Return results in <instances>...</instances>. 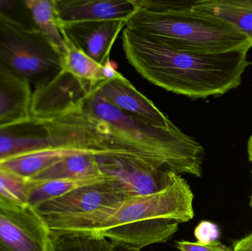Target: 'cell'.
I'll list each match as a JSON object with an SVG mask.
<instances>
[{
	"label": "cell",
	"instance_id": "cell-1",
	"mask_svg": "<svg viewBox=\"0 0 252 251\" xmlns=\"http://www.w3.org/2000/svg\"><path fill=\"white\" fill-rule=\"evenodd\" d=\"M76 139L103 156L130 158L179 175L201 177L205 150L176 125L158 128L124 113L94 87L70 112Z\"/></svg>",
	"mask_w": 252,
	"mask_h": 251
},
{
	"label": "cell",
	"instance_id": "cell-2",
	"mask_svg": "<svg viewBox=\"0 0 252 251\" xmlns=\"http://www.w3.org/2000/svg\"><path fill=\"white\" fill-rule=\"evenodd\" d=\"M123 48L127 62L147 81L192 99L220 97L242 81L250 49L198 53L176 48L126 27Z\"/></svg>",
	"mask_w": 252,
	"mask_h": 251
},
{
	"label": "cell",
	"instance_id": "cell-3",
	"mask_svg": "<svg viewBox=\"0 0 252 251\" xmlns=\"http://www.w3.org/2000/svg\"><path fill=\"white\" fill-rule=\"evenodd\" d=\"M194 195L182 175L172 172L166 185L146 195L126 198L92 234L136 249L164 243L179 225L194 218Z\"/></svg>",
	"mask_w": 252,
	"mask_h": 251
},
{
	"label": "cell",
	"instance_id": "cell-4",
	"mask_svg": "<svg viewBox=\"0 0 252 251\" xmlns=\"http://www.w3.org/2000/svg\"><path fill=\"white\" fill-rule=\"evenodd\" d=\"M135 3L137 9L126 27L176 48L223 53L252 47L251 41L233 27L192 10L191 1L135 0Z\"/></svg>",
	"mask_w": 252,
	"mask_h": 251
},
{
	"label": "cell",
	"instance_id": "cell-5",
	"mask_svg": "<svg viewBox=\"0 0 252 251\" xmlns=\"http://www.w3.org/2000/svg\"><path fill=\"white\" fill-rule=\"evenodd\" d=\"M127 197L115 180L75 189L35 207L50 231L92 234Z\"/></svg>",
	"mask_w": 252,
	"mask_h": 251
},
{
	"label": "cell",
	"instance_id": "cell-6",
	"mask_svg": "<svg viewBox=\"0 0 252 251\" xmlns=\"http://www.w3.org/2000/svg\"><path fill=\"white\" fill-rule=\"evenodd\" d=\"M0 61L35 88L56 78L62 57L38 29H23L0 17Z\"/></svg>",
	"mask_w": 252,
	"mask_h": 251
},
{
	"label": "cell",
	"instance_id": "cell-7",
	"mask_svg": "<svg viewBox=\"0 0 252 251\" xmlns=\"http://www.w3.org/2000/svg\"><path fill=\"white\" fill-rule=\"evenodd\" d=\"M0 250L53 251L51 232L33 208L0 206Z\"/></svg>",
	"mask_w": 252,
	"mask_h": 251
},
{
	"label": "cell",
	"instance_id": "cell-8",
	"mask_svg": "<svg viewBox=\"0 0 252 251\" xmlns=\"http://www.w3.org/2000/svg\"><path fill=\"white\" fill-rule=\"evenodd\" d=\"M50 148H59L53 117L30 115L0 123V162Z\"/></svg>",
	"mask_w": 252,
	"mask_h": 251
},
{
	"label": "cell",
	"instance_id": "cell-9",
	"mask_svg": "<svg viewBox=\"0 0 252 251\" xmlns=\"http://www.w3.org/2000/svg\"><path fill=\"white\" fill-rule=\"evenodd\" d=\"M102 172L118 183L127 197L146 195L162 189L173 171L119 156H95Z\"/></svg>",
	"mask_w": 252,
	"mask_h": 251
},
{
	"label": "cell",
	"instance_id": "cell-10",
	"mask_svg": "<svg viewBox=\"0 0 252 251\" xmlns=\"http://www.w3.org/2000/svg\"><path fill=\"white\" fill-rule=\"evenodd\" d=\"M93 88L62 69L56 78L32 91L31 115L50 118L60 116L81 103Z\"/></svg>",
	"mask_w": 252,
	"mask_h": 251
},
{
	"label": "cell",
	"instance_id": "cell-11",
	"mask_svg": "<svg viewBox=\"0 0 252 251\" xmlns=\"http://www.w3.org/2000/svg\"><path fill=\"white\" fill-rule=\"evenodd\" d=\"M95 88L108 102L124 113L158 128L176 125L121 73L113 79L100 83Z\"/></svg>",
	"mask_w": 252,
	"mask_h": 251
},
{
	"label": "cell",
	"instance_id": "cell-12",
	"mask_svg": "<svg viewBox=\"0 0 252 251\" xmlns=\"http://www.w3.org/2000/svg\"><path fill=\"white\" fill-rule=\"evenodd\" d=\"M122 20L81 22L60 26L63 38L103 66L109 60L111 50L126 27Z\"/></svg>",
	"mask_w": 252,
	"mask_h": 251
},
{
	"label": "cell",
	"instance_id": "cell-13",
	"mask_svg": "<svg viewBox=\"0 0 252 251\" xmlns=\"http://www.w3.org/2000/svg\"><path fill=\"white\" fill-rule=\"evenodd\" d=\"M59 25L81 22L122 20L136 13L135 0H54Z\"/></svg>",
	"mask_w": 252,
	"mask_h": 251
},
{
	"label": "cell",
	"instance_id": "cell-14",
	"mask_svg": "<svg viewBox=\"0 0 252 251\" xmlns=\"http://www.w3.org/2000/svg\"><path fill=\"white\" fill-rule=\"evenodd\" d=\"M32 95L30 83L0 61V123L30 116Z\"/></svg>",
	"mask_w": 252,
	"mask_h": 251
},
{
	"label": "cell",
	"instance_id": "cell-15",
	"mask_svg": "<svg viewBox=\"0 0 252 251\" xmlns=\"http://www.w3.org/2000/svg\"><path fill=\"white\" fill-rule=\"evenodd\" d=\"M191 8L226 22L252 43V0H198Z\"/></svg>",
	"mask_w": 252,
	"mask_h": 251
},
{
	"label": "cell",
	"instance_id": "cell-16",
	"mask_svg": "<svg viewBox=\"0 0 252 251\" xmlns=\"http://www.w3.org/2000/svg\"><path fill=\"white\" fill-rule=\"evenodd\" d=\"M75 153H87L66 148L45 149L0 162V169L30 181L61 159Z\"/></svg>",
	"mask_w": 252,
	"mask_h": 251
},
{
	"label": "cell",
	"instance_id": "cell-17",
	"mask_svg": "<svg viewBox=\"0 0 252 251\" xmlns=\"http://www.w3.org/2000/svg\"><path fill=\"white\" fill-rule=\"evenodd\" d=\"M108 177L102 172L94 155L75 153L61 159L30 181L53 179H78V178Z\"/></svg>",
	"mask_w": 252,
	"mask_h": 251
},
{
	"label": "cell",
	"instance_id": "cell-18",
	"mask_svg": "<svg viewBox=\"0 0 252 251\" xmlns=\"http://www.w3.org/2000/svg\"><path fill=\"white\" fill-rule=\"evenodd\" d=\"M111 179L109 177L78 178V179H53L41 181H29L28 205L35 209L49 200L57 198L75 189L89 184H97Z\"/></svg>",
	"mask_w": 252,
	"mask_h": 251
},
{
	"label": "cell",
	"instance_id": "cell-19",
	"mask_svg": "<svg viewBox=\"0 0 252 251\" xmlns=\"http://www.w3.org/2000/svg\"><path fill=\"white\" fill-rule=\"evenodd\" d=\"M27 3L37 29L47 37L62 57L66 44L58 21L54 0H27Z\"/></svg>",
	"mask_w": 252,
	"mask_h": 251
},
{
	"label": "cell",
	"instance_id": "cell-20",
	"mask_svg": "<svg viewBox=\"0 0 252 251\" xmlns=\"http://www.w3.org/2000/svg\"><path fill=\"white\" fill-rule=\"evenodd\" d=\"M66 41V49L62 56L63 70L69 72L83 82L95 87L105 81L102 75V66L77 48L69 40Z\"/></svg>",
	"mask_w": 252,
	"mask_h": 251
},
{
	"label": "cell",
	"instance_id": "cell-21",
	"mask_svg": "<svg viewBox=\"0 0 252 251\" xmlns=\"http://www.w3.org/2000/svg\"><path fill=\"white\" fill-rule=\"evenodd\" d=\"M51 232L53 251H112L113 243L96 234Z\"/></svg>",
	"mask_w": 252,
	"mask_h": 251
},
{
	"label": "cell",
	"instance_id": "cell-22",
	"mask_svg": "<svg viewBox=\"0 0 252 251\" xmlns=\"http://www.w3.org/2000/svg\"><path fill=\"white\" fill-rule=\"evenodd\" d=\"M30 183L0 169V206L9 208L28 206Z\"/></svg>",
	"mask_w": 252,
	"mask_h": 251
},
{
	"label": "cell",
	"instance_id": "cell-23",
	"mask_svg": "<svg viewBox=\"0 0 252 251\" xmlns=\"http://www.w3.org/2000/svg\"><path fill=\"white\" fill-rule=\"evenodd\" d=\"M0 17L23 29H38L27 0H0Z\"/></svg>",
	"mask_w": 252,
	"mask_h": 251
},
{
	"label": "cell",
	"instance_id": "cell-24",
	"mask_svg": "<svg viewBox=\"0 0 252 251\" xmlns=\"http://www.w3.org/2000/svg\"><path fill=\"white\" fill-rule=\"evenodd\" d=\"M197 243L207 245L216 243L220 238V232L219 226L210 221H203L198 223L194 231Z\"/></svg>",
	"mask_w": 252,
	"mask_h": 251
},
{
	"label": "cell",
	"instance_id": "cell-25",
	"mask_svg": "<svg viewBox=\"0 0 252 251\" xmlns=\"http://www.w3.org/2000/svg\"><path fill=\"white\" fill-rule=\"evenodd\" d=\"M176 246L181 251H232L219 241L207 245L201 244L197 242L178 241L176 243Z\"/></svg>",
	"mask_w": 252,
	"mask_h": 251
},
{
	"label": "cell",
	"instance_id": "cell-26",
	"mask_svg": "<svg viewBox=\"0 0 252 251\" xmlns=\"http://www.w3.org/2000/svg\"><path fill=\"white\" fill-rule=\"evenodd\" d=\"M119 74L120 72L117 71L116 66L110 60L102 66V75L105 81L113 79Z\"/></svg>",
	"mask_w": 252,
	"mask_h": 251
},
{
	"label": "cell",
	"instance_id": "cell-27",
	"mask_svg": "<svg viewBox=\"0 0 252 251\" xmlns=\"http://www.w3.org/2000/svg\"><path fill=\"white\" fill-rule=\"evenodd\" d=\"M232 251H252V233L236 242Z\"/></svg>",
	"mask_w": 252,
	"mask_h": 251
},
{
	"label": "cell",
	"instance_id": "cell-28",
	"mask_svg": "<svg viewBox=\"0 0 252 251\" xmlns=\"http://www.w3.org/2000/svg\"><path fill=\"white\" fill-rule=\"evenodd\" d=\"M112 251H140V250L134 249V248L129 247V246H125V245L113 243Z\"/></svg>",
	"mask_w": 252,
	"mask_h": 251
},
{
	"label": "cell",
	"instance_id": "cell-29",
	"mask_svg": "<svg viewBox=\"0 0 252 251\" xmlns=\"http://www.w3.org/2000/svg\"><path fill=\"white\" fill-rule=\"evenodd\" d=\"M247 152H248L249 159H250V162H252V135L249 139Z\"/></svg>",
	"mask_w": 252,
	"mask_h": 251
},
{
	"label": "cell",
	"instance_id": "cell-30",
	"mask_svg": "<svg viewBox=\"0 0 252 251\" xmlns=\"http://www.w3.org/2000/svg\"><path fill=\"white\" fill-rule=\"evenodd\" d=\"M251 206H252V197H251Z\"/></svg>",
	"mask_w": 252,
	"mask_h": 251
},
{
	"label": "cell",
	"instance_id": "cell-31",
	"mask_svg": "<svg viewBox=\"0 0 252 251\" xmlns=\"http://www.w3.org/2000/svg\"><path fill=\"white\" fill-rule=\"evenodd\" d=\"M0 251H1V250H0Z\"/></svg>",
	"mask_w": 252,
	"mask_h": 251
}]
</instances>
